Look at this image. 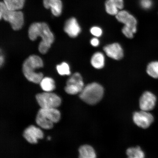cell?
Here are the masks:
<instances>
[{
	"instance_id": "cell-8",
	"label": "cell",
	"mask_w": 158,
	"mask_h": 158,
	"mask_svg": "<svg viewBox=\"0 0 158 158\" xmlns=\"http://www.w3.org/2000/svg\"><path fill=\"white\" fill-rule=\"evenodd\" d=\"M133 121L136 125L143 128L149 127L154 121L152 115L148 111L135 112L133 114Z\"/></svg>"
},
{
	"instance_id": "cell-9",
	"label": "cell",
	"mask_w": 158,
	"mask_h": 158,
	"mask_svg": "<svg viewBox=\"0 0 158 158\" xmlns=\"http://www.w3.org/2000/svg\"><path fill=\"white\" fill-rule=\"evenodd\" d=\"M116 19L119 22L123 23L124 27H127L132 31L134 33L137 31V20L133 15L125 10L119 11L116 15Z\"/></svg>"
},
{
	"instance_id": "cell-4",
	"label": "cell",
	"mask_w": 158,
	"mask_h": 158,
	"mask_svg": "<svg viewBox=\"0 0 158 158\" xmlns=\"http://www.w3.org/2000/svg\"><path fill=\"white\" fill-rule=\"evenodd\" d=\"M104 93L102 85L97 83H92L84 87L80 93V98L88 104L94 105L102 100Z\"/></svg>"
},
{
	"instance_id": "cell-2",
	"label": "cell",
	"mask_w": 158,
	"mask_h": 158,
	"mask_svg": "<svg viewBox=\"0 0 158 158\" xmlns=\"http://www.w3.org/2000/svg\"><path fill=\"white\" fill-rule=\"evenodd\" d=\"M43 66V61L40 57L37 55H31L23 63V74L30 81L35 84L40 83L43 78V75L42 73L35 72V70L42 68Z\"/></svg>"
},
{
	"instance_id": "cell-22",
	"label": "cell",
	"mask_w": 158,
	"mask_h": 158,
	"mask_svg": "<svg viewBox=\"0 0 158 158\" xmlns=\"http://www.w3.org/2000/svg\"><path fill=\"white\" fill-rule=\"evenodd\" d=\"M56 69L59 74L62 76L69 75L71 74L70 67L66 62H63L61 64L57 65Z\"/></svg>"
},
{
	"instance_id": "cell-20",
	"label": "cell",
	"mask_w": 158,
	"mask_h": 158,
	"mask_svg": "<svg viewBox=\"0 0 158 158\" xmlns=\"http://www.w3.org/2000/svg\"><path fill=\"white\" fill-rule=\"evenodd\" d=\"M126 154L128 158H145V154L139 147L128 148Z\"/></svg>"
},
{
	"instance_id": "cell-24",
	"label": "cell",
	"mask_w": 158,
	"mask_h": 158,
	"mask_svg": "<svg viewBox=\"0 0 158 158\" xmlns=\"http://www.w3.org/2000/svg\"><path fill=\"white\" fill-rule=\"evenodd\" d=\"M140 5L143 9H149L152 6L153 2L152 0H141Z\"/></svg>"
},
{
	"instance_id": "cell-23",
	"label": "cell",
	"mask_w": 158,
	"mask_h": 158,
	"mask_svg": "<svg viewBox=\"0 0 158 158\" xmlns=\"http://www.w3.org/2000/svg\"><path fill=\"white\" fill-rule=\"evenodd\" d=\"M90 33L94 36L100 37L102 35V31L100 27H92L90 30Z\"/></svg>"
},
{
	"instance_id": "cell-7",
	"label": "cell",
	"mask_w": 158,
	"mask_h": 158,
	"mask_svg": "<svg viewBox=\"0 0 158 158\" xmlns=\"http://www.w3.org/2000/svg\"><path fill=\"white\" fill-rule=\"evenodd\" d=\"M84 87L81 76L76 73L68 79L64 89L67 94L74 95L80 93Z\"/></svg>"
},
{
	"instance_id": "cell-21",
	"label": "cell",
	"mask_w": 158,
	"mask_h": 158,
	"mask_svg": "<svg viewBox=\"0 0 158 158\" xmlns=\"http://www.w3.org/2000/svg\"><path fill=\"white\" fill-rule=\"evenodd\" d=\"M147 74L154 78L158 79V61L150 63L147 69Z\"/></svg>"
},
{
	"instance_id": "cell-17",
	"label": "cell",
	"mask_w": 158,
	"mask_h": 158,
	"mask_svg": "<svg viewBox=\"0 0 158 158\" xmlns=\"http://www.w3.org/2000/svg\"><path fill=\"white\" fill-rule=\"evenodd\" d=\"M91 64L94 68L100 69L103 68L105 64V57L102 52H97L93 55Z\"/></svg>"
},
{
	"instance_id": "cell-16",
	"label": "cell",
	"mask_w": 158,
	"mask_h": 158,
	"mask_svg": "<svg viewBox=\"0 0 158 158\" xmlns=\"http://www.w3.org/2000/svg\"><path fill=\"white\" fill-rule=\"evenodd\" d=\"M79 158H96V155L94 148L91 146L85 145L81 146L79 149Z\"/></svg>"
},
{
	"instance_id": "cell-5",
	"label": "cell",
	"mask_w": 158,
	"mask_h": 158,
	"mask_svg": "<svg viewBox=\"0 0 158 158\" xmlns=\"http://www.w3.org/2000/svg\"><path fill=\"white\" fill-rule=\"evenodd\" d=\"M0 18L8 22L15 31L19 30L23 26L24 22L23 13L20 11L7 9L3 2L0 3Z\"/></svg>"
},
{
	"instance_id": "cell-6",
	"label": "cell",
	"mask_w": 158,
	"mask_h": 158,
	"mask_svg": "<svg viewBox=\"0 0 158 158\" xmlns=\"http://www.w3.org/2000/svg\"><path fill=\"white\" fill-rule=\"evenodd\" d=\"M36 99L41 108H56L60 105L61 98L51 92H45L36 95Z\"/></svg>"
},
{
	"instance_id": "cell-10",
	"label": "cell",
	"mask_w": 158,
	"mask_h": 158,
	"mask_svg": "<svg viewBox=\"0 0 158 158\" xmlns=\"http://www.w3.org/2000/svg\"><path fill=\"white\" fill-rule=\"evenodd\" d=\"M23 136L28 143L35 144L39 139H42L44 134L40 128L31 125L26 128L23 131Z\"/></svg>"
},
{
	"instance_id": "cell-19",
	"label": "cell",
	"mask_w": 158,
	"mask_h": 158,
	"mask_svg": "<svg viewBox=\"0 0 158 158\" xmlns=\"http://www.w3.org/2000/svg\"><path fill=\"white\" fill-rule=\"evenodd\" d=\"M40 84L41 88L45 92H52L55 88L54 81L51 78H43Z\"/></svg>"
},
{
	"instance_id": "cell-27",
	"label": "cell",
	"mask_w": 158,
	"mask_h": 158,
	"mask_svg": "<svg viewBox=\"0 0 158 158\" xmlns=\"http://www.w3.org/2000/svg\"><path fill=\"white\" fill-rule=\"evenodd\" d=\"M51 139V138L50 137H49H49H48V140H50Z\"/></svg>"
},
{
	"instance_id": "cell-14",
	"label": "cell",
	"mask_w": 158,
	"mask_h": 158,
	"mask_svg": "<svg viewBox=\"0 0 158 158\" xmlns=\"http://www.w3.org/2000/svg\"><path fill=\"white\" fill-rule=\"evenodd\" d=\"M106 10L108 14L116 15L119 10L124 7L123 0H106L105 3Z\"/></svg>"
},
{
	"instance_id": "cell-18",
	"label": "cell",
	"mask_w": 158,
	"mask_h": 158,
	"mask_svg": "<svg viewBox=\"0 0 158 158\" xmlns=\"http://www.w3.org/2000/svg\"><path fill=\"white\" fill-rule=\"evenodd\" d=\"M25 0H3V2L7 9L18 10L23 8Z\"/></svg>"
},
{
	"instance_id": "cell-26",
	"label": "cell",
	"mask_w": 158,
	"mask_h": 158,
	"mask_svg": "<svg viewBox=\"0 0 158 158\" xmlns=\"http://www.w3.org/2000/svg\"><path fill=\"white\" fill-rule=\"evenodd\" d=\"M4 62V58L3 56L1 54V57H0V65L1 66L3 64Z\"/></svg>"
},
{
	"instance_id": "cell-3",
	"label": "cell",
	"mask_w": 158,
	"mask_h": 158,
	"mask_svg": "<svg viewBox=\"0 0 158 158\" xmlns=\"http://www.w3.org/2000/svg\"><path fill=\"white\" fill-rule=\"evenodd\" d=\"M61 114L57 108H41L37 113L35 122L37 125L45 129H50L54 124L60 120Z\"/></svg>"
},
{
	"instance_id": "cell-25",
	"label": "cell",
	"mask_w": 158,
	"mask_h": 158,
	"mask_svg": "<svg viewBox=\"0 0 158 158\" xmlns=\"http://www.w3.org/2000/svg\"><path fill=\"white\" fill-rule=\"evenodd\" d=\"M100 42L98 39L97 38H94L91 40L90 44L93 46L98 47L99 44Z\"/></svg>"
},
{
	"instance_id": "cell-12",
	"label": "cell",
	"mask_w": 158,
	"mask_h": 158,
	"mask_svg": "<svg viewBox=\"0 0 158 158\" xmlns=\"http://www.w3.org/2000/svg\"><path fill=\"white\" fill-rule=\"evenodd\" d=\"M103 50L108 56L114 60H120L123 56V49L117 43L106 45L104 47Z\"/></svg>"
},
{
	"instance_id": "cell-1",
	"label": "cell",
	"mask_w": 158,
	"mask_h": 158,
	"mask_svg": "<svg viewBox=\"0 0 158 158\" xmlns=\"http://www.w3.org/2000/svg\"><path fill=\"white\" fill-rule=\"evenodd\" d=\"M28 35L31 40H35L38 37L42 39L39 45V49L42 54H46L48 52L54 40V35L48 25L44 23H32L29 27Z\"/></svg>"
},
{
	"instance_id": "cell-11",
	"label": "cell",
	"mask_w": 158,
	"mask_h": 158,
	"mask_svg": "<svg viewBox=\"0 0 158 158\" xmlns=\"http://www.w3.org/2000/svg\"><path fill=\"white\" fill-rule=\"evenodd\" d=\"M157 98L152 92L146 91L142 95L139 100V106L142 110L149 111L155 107Z\"/></svg>"
},
{
	"instance_id": "cell-13",
	"label": "cell",
	"mask_w": 158,
	"mask_h": 158,
	"mask_svg": "<svg viewBox=\"0 0 158 158\" xmlns=\"http://www.w3.org/2000/svg\"><path fill=\"white\" fill-rule=\"evenodd\" d=\"M64 31L69 36L75 38L80 34L81 29L76 19L73 17L66 21L64 25Z\"/></svg>"
},
{
	"instance_id": "cell-15",
	"label": "cell",
	"mask_w": 158,
	"mask_h": 158,
	"mask_svg": "<svg viewBox=\"0 0 158 158\" xmlns=\"http://www.w3.org/2000/svg\"><path fill=\"white\" fill-rule=\"evenodd\" d=\"M43 4L45 8H50L52 14L59 16L62 11V3L60 0H43Z\"/></svg>"
}]
</instances>
